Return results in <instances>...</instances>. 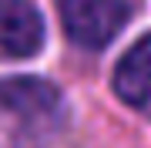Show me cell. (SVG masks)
<instances>
[{
	"label": "cell",
	"mask_w": 151,
	"mask_h": 148,
	"mask_svg": "<svg viewBox=\"0 0 151 148\" xmlns=\"http://www.w3.org/2000/svg\"><path fill=\"white\" fill-rule=\"evenodd\" d=\"M0 115L14 121V131L37 142L50 135L60 118V94L40 77H0Z\"/></svg>",
	"instance_id": "cell-1"
},
{
	"label": "cell",
	"mask_w": 151,
	"mask_h": 148,
	"mask_svg": "<svg viewBox=\"0 0 151 148\" xmlns=\"http://www.w3.org/2000/svg\"><path fill=\"white\" fill-rule=\"evenodd\" d=\"M57 10L64 34L84 51L108 47L128 20V7L121 0H60Z\"/></svg>",
	"instance_id": "cell-2"
},
{
	"label": "cell",
	"mask_w": 151,
	"mask_h": 148,
	"mask_svg": "<svg viewBox=\"0 0 151 148\" xmlns=\"http://www.w3.org/2000/svg\"><path fill=\"white\" fill-rule=\"evenodd\" d=\"M114 94L128 104L151 118V34L131 44L124 57L114 67Z\"/></svg>",
	"instance_id": "cell-3"
},
{
	"label": "cell",
	"mask_w": 151,
	"mask_h": 148,
	"mask_svg": "<svg viewBox=\"0 0 151 148\" xmlns=\"http://www.w3.org/2000/svg\"><path fill=\"white\" fill-rule=\"evenodd\" d=\"M44 44V20L30 0H0V51L30 57Z\"/></svg>",
	"instance_id": "cell-4"
}]
</instances>
